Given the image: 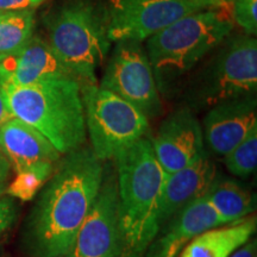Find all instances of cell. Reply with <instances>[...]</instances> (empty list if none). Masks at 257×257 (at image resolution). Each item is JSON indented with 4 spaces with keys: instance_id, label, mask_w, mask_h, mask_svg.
<instances>
[{
    "instance_id": "cell-1",
    "label": "cell",
    "mask_w": 257,
    "mask_h": 257,
    "mask_svg": "<svg viewBox=\"0 0 257 257\" xmlns=\"http://www.w3.org/2000/svg\"><path fill=\"white\" fill-rule=\"evenodd\" d=\"M105 169L88 147L66 154L29 214L23 244L29 257H61L94 206Z\"/></svg>"
},
{
    "instance_id": "cell-2",
    "label": "cell",
    "mask_w": 257,
    "mask_h": 257,
    "mask_svg": "<svg viewBox=\"0 0 257 257\" xmlns=\"http://www.w3.org/2000/svg\"><path fill=\"white\" fill-rule=\"evenodd\" d=\"M113 161L121 257H143L160 231V204L166 173L147 136L121 149Z\"/></svg>"
},
{
    "instance_id": "cell-3",
    "label": "cell",
    "mask_w": 257,
    "mask_h": 257,
    "mask_svg": "<svg viewBox=\"0 0 257 257\" xmlns=\"http://www.w3.org/2000/svg\"><path fill=\"white\" fill-rule=\"evenodd\" d=\"M226 3L187 15L147 40L157 89L170 93L233 30Z\"/></svg>"
},
{
    "instance_id": "cell-4",
    "label": "cell",
    "mask_w": 257,
    "mask_h": 257,
    "mask_svg": "<svg viewBox=\"0 0 257 257\" xmlns=\"http://www.w3.org/2000/svg\"><path fill=\"white\" fill-rule=\"evenodd\" d=\"M47 41L80 85H98L112 41L108 11L101 0H64L43 18Z\"/></svg>"
},
{
    "instance_id": "cell-5",
    "label": "cell",
    "mask_w": 257,
    "mask_h": 257,
    "mask_svg": "<svg viewBox=\"0 0 257 257\" xmlns=\"http://www.w3.org/2000/svg\"><path fill=\"white\" fill-rule=\"evenodd\" d=\"M4 93L11 114L40 131L61 155L83 147L85 108L75 78L49 79L25 87L4 86Z\"/></svg>"
},
{
    "instance_id": "cell-6",
    "label": "cell",
    "mask_w": 257,
    "mask_h": 257,
    "mask_svg": "<svg viewBox=\"0 0 257 257\" xmlns=\"http://www.w3.org/2000/svg\"><path fill=\"white\" fill-rule=\"evenodd\" d=\"M187 81L192 108H211L219 102L256 95L257 40L227 37L198 66Z\"/></svg>"
},
{
    "instance_id": "cell-7",
    "label": "cell",
    "mask_w": 257,
    "mask_h": 257,
    "mask_svg": "<svg viewBox=\"0 0 257 257\" xmlns=\"http://www.w3.org/2000/svg\"><path fill=\"white\" fill-rule=\"evenodd\" d=\"M81 93L86 131L99 160H113L121 149L147 136L148 118L114 93L99 85H83Z\"/></svg>"
},
{
    "instance_id": "cell-8",
    "label": "cell",
    "mask_w": 257,
    "mask_h": 257,
    "mask_svg": "<svg viewBox=\"0 0 257 257\" xmlns=\"http://www.w3.org/2000/svg\"><path fill=\"white\" fill-rule=\"evenodd\" d=\"M213 0H108V36L112 43L140 42L185 16L224 4Z\"/></svg>"
},
{
    "instance_id": "cell-9",
    "label": "cell",
    "mask_w": 257,
    "mask_h": 257,
    "mask_svg": "<svg viewBox=\"0 0 257 257\" xmlns=\"http://www.w3.org/2000/svg\"><path fill=\"white\" fill-rule=\"evenodd\" d=\"M98 85L133 105L148 120L156 118L162 112L152 66L140 42L115 43Z\"/></svg>"
},
{
    "instance_id": "cell-10",
    "label": "cell",
    "mask_w": 257,
    "mask_h": 257,
    "mask_svg": "<svg viewBox=\"0 0 257 257\" xmlns=\"http://www.w3.org/2000/svg\"><path fill=\"white\" fill-rule=\"evenodd\" d=\"M61 257H121L118 188L114 174L105 173L100 192L72 248Z\"/></svg>"
},
{
    "instance_id": "cell-11",
    "label": "cell",
    "mask_w": 257,
    "mask_h": 257,
    "mask_svg": "<svg viewBox=\"0 0 257 257\" xmlns=\"http://www.w3.org/2000/svg\"><path fill=\"white\" fill-rule=\"evenodd\" d=\"M150 141L166 175L191 165L205 153L202 126L188 106L170 113Z\"/></svg>"
},
{
    "instance_id": "cell-12",
    "label": "cell",
    "mask_w": 257,
    "mask_h": 257,
    "mask_svg": "<svg viewBox=\"0 0 257 257\" xmlns=\"http://www.w3.org/2000/svg\"><path fill=\"white\" fill-rule=\"evenodd\" d=\"M257 127L256 95L219 102L204 118V141L218 156L227 155Z\"/></svg>"
},
{
    "instance_id": "cell-13",
    "label": "cell",
    "mask_w": 257,
    "mask_h": 257,
    "mask_svg": "<svg viewBox=\"0 0 257 257\" xmlns=\"http://www.w3.org/2000/svg\"><path fill=\"white\" fill-rule=\"evenodd\" d=\"M74 78L47 40L32 36L23 48L0 61V80L4 86L25 87L44 80Z\"/></svg>"
},
{
    "instance_id": "cell-14",
    "label": "cell",
    "mask_w": 257,
    "mask_h": 257,
    "mask_svg": "<svg viewBox=\"0 0 257 257\" xmlns=\"http://www.w3.org/2000/svg\"><path fill=\"white\" fill-rule=\"evenodd\" d=\"M217 178V168L206 153L191 165L166 175L160 204V230L187 205L205 197Z\"/></svg>"
},
{
    "instance_id": "cell-15",
    "label": "cell",
    "mask_w": 257,
    "mask_h": 257,
    "mask_svg": "<svg viewBox=\"0 0 257 257\" xmlns=\"http://www.w3.org/2000/svg\"><path fill=\"white\" fill-rule=\"evenodd\" d=\"M224 225L206 198L187 205L159 231L143 257H178L193 238Z\"/></svg>"
},
{
    "instance_id": "cell-16",
    "label": "cell",
    "mask_w": 257,
    "mask_h": 257,
    "mask_svg": "<svg viewBox=\"0 0 257 257\" xmlns=\"http://www.w3.org/2000/svg\"><path fill=\"white\" fill-rule=\"evenodd\" d=\"M0 152L16 173L42 165H55L61 154L36 128L12 117L0 126Z\"/></svg>"
},
{
    "instance_id": "cell-17",
    "label": "cell",
    "mask_w": 257,
    "mask_h": 257,
    "mask_svg": "<svg viewBox=\"0 0 257 257\" xmlns=\"http://www.w3.org/2000/svg\"><path fill=\"white\" fill-rule=\"evenodd\" d=\"M256 216L213 227L193 238L178 257H230L252 238Z\"/></svg>"
},
{
    "instance_id": "cell-18",
    "label": "cell",
    "mask_w": 257,
    "mask_h": 257,
    "mask_svg": "<svg viewBox=\"0 0 257 257\" xmlns=\"http://www.w3.org/2000/svg\"><path fill=\"white\" fill-rule=\"evenodd\" d=\"M205 198L224 225L251 216L256 208L255 194L226 178H216Z\"/></svg>"
},
{
    "instance_id": "cell-19",
    "label": "cell",
    "mask_w": 257,
    "mask_h": 257,
    "mask_svg": "<svg viewBox=\"0 0 257 257\" xmlns=\"http://www.w3.org/2000/svg\"><path fill=\"white\" fill-rule=\"evenodd\" d=\"M35 30V10L8 11L0 16V61L23 48Z\"/></svg>"
},
{
    "instance_id": "cell-20",
    "label": "cell",
    "mask_w": 257,
    "mask_h": 257,
    "mask_svg": "<svg viewBox=\"0 0 257 257\" xmlns=\"http://www.w3.org/2000/svg\"><path fill=\"white\" fill-rule=\"evenodd\" d=\"M55 165H42L16 173V178L6 187L5 194L23 201L32 200L53 175Z\"/></svg>"
},
{
    "instance_id": "cell-21",
    "label": "cell",
    "mask_w": 257,
    "mask_h": 257,
    "mask_svg": "<svg viewBox=\"0 0 257 257\" xmlns=\"http://www.w3.org/2000/svg\"><path fill=\"white\" fill-rule=\"evenodd\" d=\"M225 166L238 178H248L257 167V127L250 133L227 155L224 156Z\"/></svg>"
},
{
    "instance_id": "cell-22",
    "label": "cell",
    "mask_w": 257,
    "mask_h": 257,
    "mask_svg": "<svg viewBox=\"0 0 257 257\" xmlns=\"http://www.w3.org/2000/svg\"><path fill=\"white\" fill-rule=\"evenodd\" d=\"M233 24L249 36L257 34V0H225Z\"/></svg>"
},
{
    "instance_id": "cell-23",
    "label": "cell",
    "mask_w": 257,
    "mask_h": 257,
    "mask_svg": "<svg viewBox=\"0 0 257 257\" xmlns=\"http://www.w3.org/2000/svg\"><path fill=\"white\" fill-rule=\"evenodd\" d=\"M18 216L17 205L12 198H0V237L15 223Z\"/></svg>"
},
{
    "instance_id": "cell-24",
    "label": "cell",
    "mask_w": 257,
    "mask_h": 257,
    "mask_svg": "<svg viewBox=\"0 0 257 257\" xmlns=\"http://www.w3.org/2000/svg\"><path fill=\"white\" fill-rule=\"evenodd\" d=\"M48 0H0L2 11H23V10H35Z\"/></svg>"
},
{
    "instance_id": "cell-25",
    "label": "cell",
    "mask_w": 257,
    "mask_h": 257,
    "mask_svg": "<svg viewBox=\"0 0 257 257\" xmlns=\"http://www.w3.org/2000/svg\"><path fill=\"white\" fill-rule=\"evenodd\" d=\"M230 257H257V240L251 238L237 249Z\"/></svg>"
},
{
    "instance_id": "cell-26",
    "label": "cell",
    "mask_w": 257,
    "mask_h": 257,
    "mask_svg": "<svg viewBox=\"0 0 257 257\" xmlns=\"http://www.w3.org/2000/svg\"><path fill=\"white\" fill-rule=\"evenodd\" d=\"M12 117H14V115L11 114V112H10L8 107V104H6L4 86H3L2 80H0V126Z\"/></svg>"
},
{
    "instance_id": "cell-27",
    "label": "cell",
    "mask_w": 257,
    "mask_h": 257,
    "mask_svg": "<svg viewBox=\"0 0 257 257\" xmlns=\"http://www.w3.org/2000/svg\"><path fill=\"white\" fill-rule=\"evenodd\" d=\"M10 170H11V165L4 154L0 152V185H8Z\"/></svg>"
},
{
    "instance_id": "cell-28",
    "label": "cell",
    "mask_w": 257,
    "mask_h": 257,
    "mask_svg": "<svg viewBox=\"0 0 257 257\" xmlns=\"http://www.w3.org/2000/svg\"><path fill=\"white\" fill-rule=\"evenodd\" d=\"M6 187H8V185H0V198L5 194Z\"/></svg>"
},
{
    "instance_id": "cell-29",
    "label": "cell",
    "mask_w": 257,
    "mask_h": 257,
    "mask_svg": "<svg viewBox=\"0 0 257 257\" xmlns=\"http://www.w3.org/2000/svg\"><path fill=\"white\" fill-rule=\"evenodd\" d=\"M4 12H5V11H2V10H0V16H2L3 14H4Z\"/></svg>"
},
{
    "instance_id": "cell-30",
    "label": "cell",
    "mask_w": 257,
    "mask_h": 257,
    "mask_svg": "<svg viewBox=\"0 0 257 257\" xmlns=\"http://www.w3.org/2000/svg\"><path fill=\"white\" fill-rule=\"evenodd\" d=\"M213 2H225V0H213Z\"/></svg>"
}]
</instances>
